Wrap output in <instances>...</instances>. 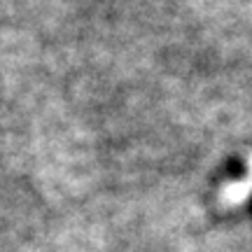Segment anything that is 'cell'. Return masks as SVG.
Returning <instances> with one entry per match:
<instances>
[{
  "mask_svg": "<svg viewBox=\"0 0 252 252\" xmlns=\"http://www.w3.org/2000/svg\"><path fill=\"white\" fill-rule=\"evenodd\" d=\"M250 194H252V154L248 157V175H245L243 180L224 185L222 191H220V198H222V203H226V206H238V203L248 201Z\"/></svg>",
  "mask_w": 252,
  "mask_h": 252,
  "instance_id": "1",
  "label": "cell"
}]
</instances>
